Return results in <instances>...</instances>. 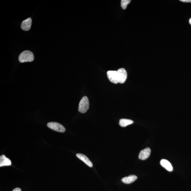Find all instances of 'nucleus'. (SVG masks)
<instances>
[{
  "mask_svg": "<svg viewBox=\"0 0 191 191\" xmlns=\"http://www.w3.org/2000/svg\"><path fill=\"white\" fill-rule=\"evenodd\" d=\"M34 54L30 51L26 50L22 52L19 56V60L21 63L25 62H31L34 61Z\"/></svg>",
  "mask_w": 191,
  "mask_h": 191,
  "instance_id": "obj_1",
  "label": "nucleus"
},
{
  "mask_svg": "<svg viewBox=\"0 0 191 191\" xmlns=\"http://www.w3.org/2000/svg\"><path fill=\"white\" fill-rule=\"evenodd\" d=\"M89 102L88 98L86 96H84L79 103L78 110L82 113H84L88 110Z\"/></svg>",
  "mask_w": 191,
  "mask_h": 191,
  "instance_id": "obj_2",
  "label": "nucleus"
},
{
  "mask_svg": "<svg viewBox=\"0 0 191 191\" xmlns=\"http://www.w3.org/2000/svg\"><path fill=\"white\" fill-rule=\"evenodd\" d=\"M47 126L50 129L62 133L65 132L66 131L65 128L62 125L56 122H48Z\"/></svg>",
  "mask_w": 191,
  "mask_h": 191,
  "instance_id": "obj_3",
  "label": "nucleus"
},
{
  "mask_svg": "<svg viewBox=\"0 0 191 191\" xmlns=\"http://www.w3.org/2000/svg\"><path fill=\"white\" fill-rule=\"evenodd\" d=\"M118 83L123 84L127 78V73L126 70L124 68L119 69L118 70Z\"/></svg>",
  "mask_w": 191,
  "mask_h": 191,
  "instance_id": "obj_4",
  "label": "nucleus"
},
{
  "mask_svg": "<svg viewBox=\"0 0 191 191\" xmlns=\"http://www.w3.org/2000/svg\"><path fill=\"white\" fill-rule=\"evenodd\" d=\"M107 77L111 82L116 84L118 83V73L117 71H110L107 72Z\"/></svg>",
  "mask_w": 191,
  "mask_h": 191,
  "instance_id": "obj_5",
  "label": "nucleus"
},
{
  "mask_svg": "<svg viewBox=\"0 0 191 191\" xmlns=\"http://www.w3.org/2000/svg\"><path fill=\"white\" fill-rule=\"evenodd\" d=\"M151 153V150L150 148H146L140 151L138 157L142 160H145L149 157Z\"/></svg>",
  "mask_w": 191,
  "mask_h": 191,
  "instance_id": "obj_6",
  "label": "nucleus"
},
{
  "mask_svg": "<svg viewBox=\"0 0 191 191\" xmlns=\"http://www.w3.org/2000/svg\"><path fill=\"white\" fill-rule=\"evenodd\" d=\"M32 20L31 18L27 19L23 21L21 24V28L23 30L28 31L30 30L32 25Z\"/></svg>",
  "mask_w": 191,
  "mask_h": 191,
  "instance_id": "obj_7",
  "label": "nucleus"
},
{
  "mask_svg": "<svg viewBox=\"0 0 191 191\" xmlns=\"http://www.w3.org/2000/svg\"><path fill=\"white\" fill-rule=\"evenodd\" d=\"M76 156L79 159L83 161L87 165H88L89 167H93V163L86 156L83 154L78 153L77 154Z\"/></svg>",
  "mask_w": 191,
  "mask_h": 191,
  "instance_id": "obj_8",
  "label": "nucleus"
},
{
  "mask_svg": "<svg viewBox=\"0 0 191 191\" xmlns=\"http://www.w3.org/2000/svg\"><path fill=\"white\" fill-rule=\"evenodd\" d=\"M11 165V161L9 158L4 155L0 157V167L10 166Z\"/></svg>",
  "mask_w": 191,
  "mask_h": 191,
  "instance_id": "obj_9",
  "label": "nucleus"
},
{
  "mask_svg": "<svg viewBox=\"0 0 191 191\" xmlns=\"http://www.w3.org/2000/svg\"><path fill=\"white\" fill-rule=\"evenodd\" d=\"M137 179V177L134 175H131L130 176L124 177L122 180V182L124 184H131L135 181Z\"/></svg>",
  "mask_w": 191,
  "mask_h": 191,
  "instance_id": "obj_10",
  "label": "nucleus"
},
{
  "mask_svg": "<svg viewBox=\"0 0 191 191\" xmlns=\"http://www.w3.org/2000/svg\"><path fill=\"white\" fill-rule=\"evenodd\" d=\"M160 164L162 166L169 171H173V167L172 165L169 161L166 159H162L160 161Z\"/></svg>",
  "mask_w": 191,
  "mask_h": 191,
  "instance_id": "obj_11",
  "label": "nucleus"
},
{
  "mask_svg": "<svg viewBox=\"0 0 191 191\" xmlns=\"http://www.w3.org/2000/svg\"><path fill=\"white\" fill-rule=\"evenodd\" d=\"M133 121L128 119H122L119 120V125L122 127H125L130 125L133 124Z\"/></svg>",
  "mask_w": 191,
  "mask_h": 191,
  "instance_id": "obj_12",
  "label": "nucleus"
},
{
  "mask_svg": "<svg viewBox=\"0 0 191 191\" xmlns=\"http://www.w3.org/2000/svg\"><path fill=\"white\" fill-rule=\"evenodd\" d=\"M131 1L130 0H122L121 1V5L123 9H125L127 7L128 5L129 4Z\"/></svg>",
  "mask_w": 191,
  "mask_h": 191,
  "instance_id": "obj_13",
  "label": "nucleus"
},
{
  "mask_svg": "<svg viewBox=\"0 0 191 191\" xmlns=\"http://www.w3.org/2000/svg\"><path fill=\"white\" fill-rule=\"evenodd\" d=\"M180 1L184 3H191V0H180Z\"/></svg>",
  "mask_w": 191,
  "mask_h": 191,
  "instance_id": "obj_14",
  "label": "nucleus"
},
{
  "mask_svg": "<svg viewBox=\"0 0 191 191\" xmlns=\"http://www.w3.org/2000/svg\"><path fill=\"white\" fill-rule=\"evenodd\" d=\"M13 191H21V190L20 188H16L14 189Z\"/></svg>",
  "mask_w": 191,
  "mask_h": 191,
  "instance_id": "obj_15",
  "label": "nucleus"
},
{
  "mask_svg": "<svg viewBox=\"0 0 191 191\" xmlns=\"http://www.w3.org/2000/svg\"><path fill=\"white\" fill-rule=\"evenodd\" d=\"M189 23H190V24L191 25V18L190 19V20H189Z\"/></svg>",
  "mask_w": 191,
  "mask_h": 191,
  "instance_id": "obj_16",
  "label": "nucleus"
}]
</instances>
